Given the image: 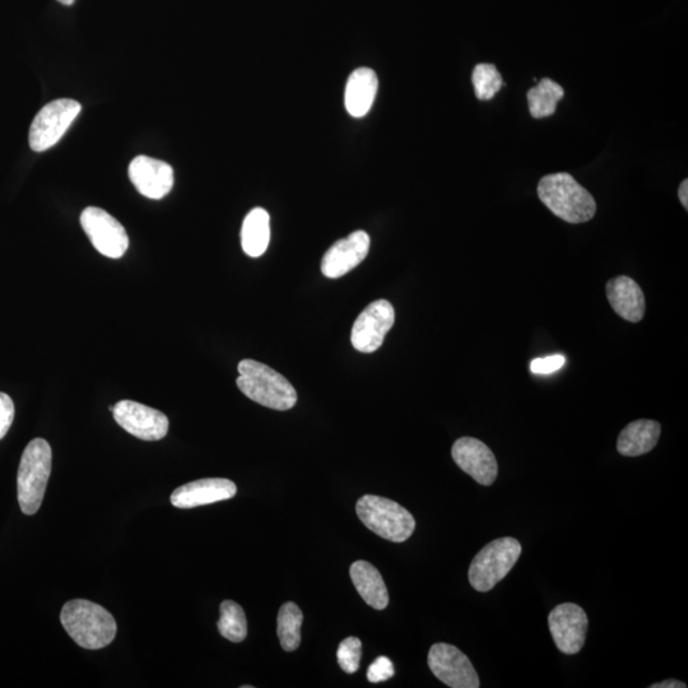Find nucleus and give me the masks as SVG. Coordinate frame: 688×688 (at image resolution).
Listing matches in <instances>:
<instances>
[{"label": "nucleus", "instance_id": "423d86ee", "mask_svg": "<svg viewBox=\"0 0 688 688\" xmlns=\"http://www.w3.org/2000/svg\"><path fill=\"white\" fill-rule=\"evenodd\" d=\"M520 555H522V545L518 539L511 537L495 539L474 557L468 571L469 583L477 592H490L513 570Z\"/></svg>", "mask_w": 688, "mask_h": 688}, {"label": "nucleus", "instance_id": "bb28decb", "mask_svg": "<svg viewBox=\"0 0 688 688\" xmlns=\"http://www.w3.org/2000/svg\"><path fill=\"white\" fill-rule=\"evenodd\" d=\"M394 676L392 660L387 657H379L367 669V680L371 683H380L390 680Z\"/></svg>", "mask_w": 688, "mask_h": 688}, {"label": "nucleus", "instance_id": "6e6552de", "mask_svg": "<svg viewBox=\"0 0 688 688\" xmlns=\"http://www.w3.org/2000/svg\"><path fill=\"white\" fill-rule=\"evenodd\" d=\"M82 229L92 245L104 257L122 258L129 248V237L124 226L110 213L97 207H88L81 215Z\"/></svg>", "mask_w": 688, "mask_h": 688}, {"label": "nucleus", "instance_id": "9b49d317", "mask_svg": "<svg viewBox=\"0 0 688 688\" xmlns=\"http://www.w3.org/2000/svg\"><path fill=\"white\" fill-rule=\"evenodd\" d=\"M589 620L587 613L575 603H562L548 616L553 641L561 653L578 654L587 639Z\"/></svg>", "mask_w": 688, "mask_h": 688}, {"label": "nucleus", "instance_id": "ddd939ff", "mask_svg": "<svg viewBox=\"0 0 688 688\" xmlns=\"http://www.w3.org/2000/svg\"><path fill=\"white\" fill-rule=\"evenodd\" d=\"M455 464L464 473L482 486H491L496 481L499 466L492 450L481 440L460 438L452 448Z\"/></svg>", "mask_w": 688, "mask_h": 688}, {"label": "nucleus", "instance_id": "4468645a", "mask_svg": "<svg viewBox=\"0 0 688 688\" xmlns=\"http://www.w3.org/2000/svg\"><path fill=\"white\" fill-rule=\"evenodd\" d=\"M129 178L143 197L162 199L174 187V170L164 161L138 156L129 165Z\"/></svg>", "mask_w": 688, "mask_h": 688}, {"label": "nucleus", "instance_id": "412c9836", "mask_svg": "<svg viewBox=\"0 0 688 688\" xmlns=\"http://www.w3.org/2000/svg\"><path fill=\"white\" fill-rule=\"evenodd\" d=\"M271 240V217L266 209L254 208L248 213L241 229V245L251 258L262 257Z\"/></svg>", "mask_w": 688, "mask_h": 688}, {"label": "nucleus", "instance_id": "20e7f679", "mask_svg": "<svg viewBox=\"0 0 688 688\" xmlns=\"http://www.w3.org/2000/svg\"><path fill=\"white\" fill-rule=\"evenodd\" d=\"M53 453L48 441L32 440L22 454L18 469V502L23 514L34 515L43 504L51 473Z\"/></svg>", "mask_w": 688, "mask_h": 688}, {"label": "nucleus", "instance_id": "2f4dec72", "mask_svg": "<svg viewBox=\"0 0 688 688\" xmlns=\"http://www.w3.org/2000/svg\"><path fill=\"white\" fill-rule=\"evenodd\" d=\"M58 2L64 4V6H72L74 0H58Z\"/></svg>", "mask_w": 688, "mask_h": 688}, {"label": "nucleus", "instance_id": "7c9ffc66", "mask_svg": "<svg viewBox=\"0 0 688 688\" xmlns=\"http://www.w3.org/2000/svg\"><path fill=\"white\" fill-rule=\"evenodd\" d=\"M678 198H680V201L682 203V206L685 207L686 211L688 209V180H683L680 189H678Z\"/></svg>", "mask_w": 688, "mask_h": 688}, {"label": "nucleus", "instance_id": "7ed1b4c3", "mask_svg": "<svg viewBox=\"0 0 688 688\" xmlns=\"http://www.w3.org/2000/svg\"><path fill=\"white\" fill-rule=\"evenodd\" d=\"M237 388L241 393L260 406L288 411L297 403V393L294 385L285 376L277 373L271 367L254 360L240 362Z\"/></svg>", "mask_w": 688, "mask_h": 688}, {"label": "nucleus", "instance_id": "aec40b11", "mask_svg": "<svg viewBox=\"0 0 688 688\" xmlns=\"http://www.w3.org/2000/svg\"><path fill=\"white\" fill-rule=\"evenodd\" d=\"M350 575L361 598L375 610L383 611L389 604V593L383 576L367 561L353 562Z\"/></svg>", "mask_w": 688, "mask_h": 688}, {"label": "nucleus", "instance_id": "4be33fe9", "mask_svg": "<svg viewBox=\"0 0 688 688\" xmlns=\"http://www.w3.org/2000/svg\"><path fill=\"white\" fill-rule=\"evenodd\" d=\"M565 92L559 83L550 78H543L539 85L528 91L529 111L534 119L547 118L555 114L557 104Z\"/></svg>", "mask_w": 688, "mask_h": 688}, {"label": "nucleus", "instance_id": "c756f323", "mask_svg": "<svg viewBox=\"0 0 688 688\" xmlns=\"http://www.w3.org/2000/svg\"><path fill=\"white\" fill-rule=\"evenodd\" d=\"M686 683L677 680H667L659 683H654L650 688H686Z\"/></svg>", "mask_w": 688, "mask_h": 688}, {"label": "nucleus", "instance_id": "5701e85b", "mask_svg": "<svg viewBox=\"0 0 688 688\" xmlns=\"http://www.w3.org/2000/svg\"><path fill=\"white\" fill-rule=\"evenodd\" d=\"M304 615L294 602L283 604L277 618V634L286 652H295L301 644V626Z\"/></svg>", "mask_w": 688, "mask_h": 688}, {"label": "nucleus", "instance_id": "f8f14e48", "mask_svg": "<svg viewBox=\"0 0 688 688\" xmlns=\"http://www.w3.org/2000/svg\"><path fill=\"white\" fill-rule=\"evenodd\" d=\"M113 415L120 427L144 441L162 440L169 432V418L164 413L138 402L115 404Z\"/></svg>", "mask_w": 688, "mask_h": 688}, {"label": "nucleus", "instance_id": "0eeeda50", "mask_svg": "<svg viewBox=\"0 0 688 688\" xmlns=\"http://www.w3.org/2000/svg\"><path fill=\"white\" fill-rule=\"evenodd\" d=\"M82 106L71 99L50 102L39 111L31 124L29 141L35 152L55 146L81 113Z\"/></svg>", "mask_w": 688, "mask_h": 688}, {"label": "nucleus", "instance_id": "a211bd4d", "mask_svg": "<svg viewBox=\"0 0 688 688\" xmlns=\"http://www.w3.org/2000/svg\"><path fill=\"white\" fill-rule=\"evenodd\" d=\"M379 81L370 68L356 69L348 78L344 104L353 118H362L369 113L378 94Z\"/></svg>", "mask_w": 688, "mask_h": 688}, {"label": "nucleus", "instance_id": "b1692460", "mask_svg": "<svg viewBox=\"0 0 688 688\" xmlns=\"http://www.w3.org/2000/svg\"><path fill=\"white\" fill-rule=\"evenodd\" d=\"M217 626L223 638L232 641V643H241L248 635V621H246L245 612L234 601L222 602L221 617Z\"/></svg>", "mask_w": 688, "mask_h": 688}, {"label": "nucleus", "instance_id": "a878e982", "mask_svg": "<svg viewBox=\"0 0 688 688\" xmlns=\"http://www.w3.org/2000/svg\"><path fill=\"white\" fill-rule=\"evenodd\" d=\"M362 657V643L359 638L351 636V638L344 639L339 644L337 659L339 667L348 674L359 671Z\"/></svg>", "mask_w": 688, "mask_h": 688}, {"label": "nucleus", "instance_id": "2eb2a0df", "mask_svg": "<svg viewBox=\"0 0 688 688\" xmlns=\"http://www.w3.org/2000/svg\"><path fill=\"white\" fill-rule=\"evenodd\" d=\"M370 250V236L365 231H355L346 239L338 240L325 253L322 272L325 277L341 278L364 262Z\"/></svg>", "mask_w": 688, "mask_h": 688}, {"label": "nucleus", "instance_id": "393cba45", "mask_svg": "<svg viewBox=\"0 0 688 688\" xmlns=\"http://www.w3.org/2000/svg\"><path fill=\"white\" fill-rule=\"evenodd\" d=\"M474 92L478 100L488 101L494 99L501 90L502 77L494 64H478L472 73Z\"/></svg>", "mask_w": 688, "mask_h": 688}, {"label": "nucleus", "instance_id": "c85d7f7f", "mask_svg": "<svg viewBox=\"0 0 688 688\" xmlns=\"http://www.w3.org/2000/svg\"><path fill=\"white\" fill-rule=\"evenodd\" d=\"M565 357L562 355H552L543 359H534L531 362V371L536 375H548L556 373L565 365Z\"/></svg>", "mask_w": 688, "mask_h": 688}, {"label": "nucleus", "instance_id": "cd10ccee", "mask_svg": "<svg viewBox=\"0 0 688 688\" xmlns=\"http://www.w3.org/2000/svg\"><path fill=\"white\" fill-rule=\"evenodd\" d=\"M15 420V404L9 395L0 393V440L7 435Z\"/></svg>", "mask_w": 688, "mask_h": 688}, {"label": "nucleus", "instance_id": "6ab92c4d", "mask_svg": "<svg viewBox=\"0 0 688 688\" xmlns=\"http://www.w3.org/2000/svg\"><path fill=\"white\" fill-rule=\"evenodd\" d=\"M662 426L657 421L638 420L621 431L617 440L618 453L624 457H640L657 446Z\"/></svg>", "mask_w": 688, "mask_h": 688}, {"label": "nucleus", "instance_id": "f03ea898", "mask_svg": "<svg viewBox=\"0 0 688 688\" xmlns=\"http://www.w3.org/2000/svg\"><path fill=\"white\" fill-rule=\"evenodd\" d=\"M538 197L553 215L574 225L592 220L597 212L593 195L567 172L542 178L538 184Z\"/></svg>", "mask_w": 688, "mask_h": 688}, {"label": "nucleus", "instance_id": "39448f33", "mask_svg": "<svg viewBox=\"0 0 688 688\" xmlns=\"http://www.w3.org/2000/svg\"><path fill=\"white\" fill-rule=\"evenodd\" d=\"M356 511L365 527L390 542H406L416 529L413 515L398 502L385 497H361L357 501Z\"/></svg>", "mask_w": 688, "mask_h": 688}, {"label": "nucleus", "instance_id": "1a4fd4ad", "mask_svg": "<svg viewBox=\"0 0 688 688\" xmlns=\"http://www.w3.org/2000/svg\"><path fill=\"white\" fill-rule=\"evenodd\" d=\"M427 663L431 672L446 686L452 688H478L480 677L467 655L457 646L438 643L431 646Z\"/></svg>", "mask_w": 688, "mask_h": 688}, {"label": "nucleus", "instance_id": "dca6fc26", "mask_svg": "<svg viewBox=\"0 0 688 688\" xmlns=\"http://www.w3.org/2000/svg\"><path fill=\"white\" fill-rule=\"evenodd\" d=\"M236 492L235 483L226 478H204L176 488L171 495V504L179 509H193L230 500Z\"/></svg>", "mask_w": 688, "mask_h": 688}, {"label": "nucleus", "instance_id": "f257e3e1", "mask_svg": "<svg viewBox=\"0 0 688 688\" xmlns=\"http://www.w3.org/2000/svg\"><path fill=\"white\" fill-rule=\"evenodd\" d=\"M60 622L79 646L97 650L113 643L118 626L104 607L86 599H74L64 604Z\"/></svg>", "mask_w": 688, "mask_h": 688}, {"label": "nucleus", "instance_id": "f3484780", "mask_svg": "<svg viewBox=\"0 0 688 688\" xmlns=\"http://www.w3.org/2000/svg\"><path fill=\"white\" fill-rule=\"evenodd\" d=\"M607 299L612 309L622 319L630 323H639L645 315V296L638 283L627 276H620L608 281Z\"/></svg>", "mask_w": 688, "mask_h": 688}, {"label": "nucleus", "instance_id": "9d476101", "mask_svg": "<svg viewBox=\"0 0 688 688\" xmlns=\"http://www.w3.org/2000/svg\"><path fill=\"white\" fill-rule=\"evenodd\" d=\"M394 322L395 311L389 301L371 302L353 324L352 346L361 353L378 351Z\"/></svg>", "mask_w": 688, "mask_h": 688}]
</instances>
